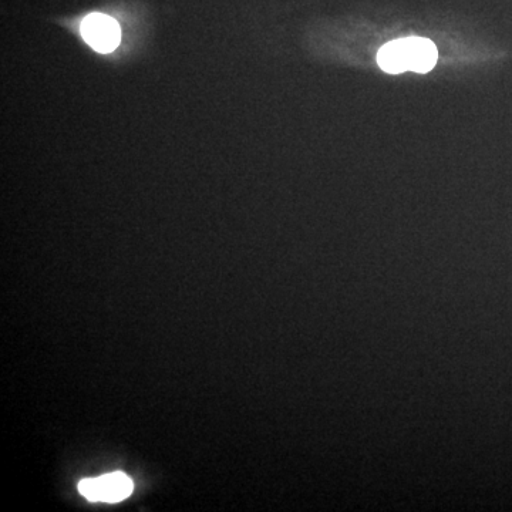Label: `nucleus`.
<instances>
[{"label":"nucleus","mask_w":512,"mask_h":512,"mask_svg":"<svg viewBox=\"0 0 512 512\" xmlns=\"http://www.w3.org/2000/svg\"><path fill=\"white\" fill-rule=\"evenodd\" d=\"M134 490L133 481L124 473H111L99 478H87L79 483L80 494L89 501L119 503Z\"/></svg>","instance_id":"obj_1"},{"label":"nucleus","mask_w":512,"mask_h":512,"mask_svg":"<svg viewBox=\"0 0 512 512\" xmlns=\"http://www.w3.org/2000/svg\"><path fill=\"white\" fill-rule=\"evenodd\" d=\"M406 40L407 57H409V70L417 73H427L436 66V46L429 39L424 37H404Z\"/></svg>","instance_id":"obj_3"},{"label":"nucleus","mask_w":512,"mask_h":512,"mask_svg":"<svg viewBox=\"0 0 512 512\" xmlns=\"http://www.w3.org/2000/svg\"><path fill=\"white\" fill-rule=\"evenodd\" d=\"M83 39L87 45L100 53H109L120 43V25L116 19L106 13H90L83 19Z\"/></svg>","instance_id":"obj_2"},{"label":"nucleus","mask_w":512,"mask_h":512,"mask_svg":"<svg viewBox=\"0 0 512 512\" xmlns=\"http://www.w3.org/2000/svg\"><path fill=\"white\" fill-rule=\"evenodd\" d=\"M377 63L387 73L397 74L409 70V57H407L404 37L384 45L377 55Z\"/></svg>","instance_id":"obj_4"}]
</instances>
